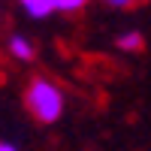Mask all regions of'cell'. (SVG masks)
Segmentation results:
<instances>
[{
  "label": "cell",
  "mask_w": 151,
  "mask_h": 151,
  "mask_svg": "<svg viewBox=\"0 0 151 151\" xmlns=\"http://www.w3.org/2000/svg\"><path fill=\"white\" fill-rule=\"evenodd\" d=\"M24 106L33 115V121L40 124H55L64 115V91L58 88V82L45 79V76H36V79L27 82V91H24Z\"/></svg>",
  "instance_id": "cell-1"
},
{
  "label": "cell",
  "mask_w": 151,
  "mask_h": 151,
  "mask_svg": "<svg viewBox=\"0 0 151 151\" xmlns=\"http://www.w3.org/2000/svg\"><path fill=\"white\" fill-rule=\"evenodd\" d=\"M6 52L9 58H15L18 64H30V60L36 58V45L30 36H24V33H12L9 40H6Z\"/></svg>",
  "instance_id": "cell-2"
},
{
  "label": "cell",
  "mask_w": 151,
  "mask_h": 151,
  "mask_svg": "<svg viewBox=\"0 0 151 151\" xmlns=\"http://www.w3.org/2000/svg\"><path fill=\"white\" fill-rule=\"evenodd\" d=\"M18 9H24V15L33 21H42L48 15H55V3L52 0H18Z\"/></svg>",
  "instance_id": "cell-3"
},
{
  "label": "cell",
  "mask_w": 151,
  "mask_h": 151,
  "mask_svg": "<svg viewBox=\"0 0 151 151\" xmlns=\"http://www.w3.org/2000/svg\"><path fill=\"white\" fill-rule=\"evenodd\" d=\"M115 45L121 48V52H139V48L145 45V36L139 30H124V33H118Z\"/></svg>",
  "instance_id": "cell-4"
},
{
  "label": "cell",
  "mask_w": 151,
  "mask_h": 151,
  "mask_svg": "<svg viewBox=\"0 0 151 151\" xmlns=\"http://www.w3.org/2000/svg\"><path fill=\"white\" fill-rule=\"evenodd\" d=\"M55 3V12H64V15H76V12H82L91 0H52Z\"/></svg>",
  "instance_id": "cell-5"
},
{
  "label": "cell",
  "mask_w": 151,
  "mask_h": 151,
  "mask_svg": "<svg viewBox=\"0 0 151 151\" xmlns=\"http://www.w3.org/2000/svg\"><path fill=\"white\" fill-rule=\"evenodd\" d=\"M109 6H115V9H127V6H133L136 0H106Z\"/></svg>",
  "instance_id": "cell-6"
},
{
  "label": "cell",
  "mask_w": 151,
  "mask_h": 151,
  "mask_svg": "<svg viewBox=\"0 0 151 151\" xmlns=\"http://www.w3.org/2000/svg\"><path fill=\"white\" fill-rule=\"evenodd\" d=\"M18 145L15 142H6V139H0V151H15Z\"/></svg>",
  "instance_id": "cell-7"
}]
</instances>
